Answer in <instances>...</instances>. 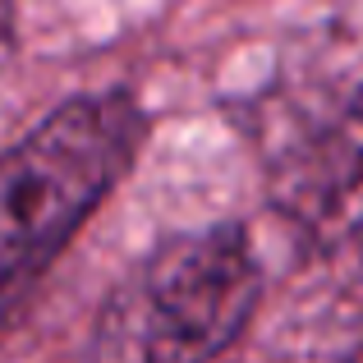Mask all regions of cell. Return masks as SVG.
<instances>
[{"mask_svg":"<svg viewBox=\"0 0 363 363\" xmlns=\"http://www.w3.org/2000/svg\"><path fill=\"white\" fill-rule=\"evenodd\" d=\"M147 143V111L124 88L83 92L0 152V327L23 308L65 244L116 194Z\"/></svg>","mask_w":363,"mask_h":363,"instance_id":"obj_1","label":"cell"},{"mask_svg":"<svg viewBox=\"0 0 363 363\" xmlns=\"http://www.w3.org/2000/svg\"><path fill=\"white\" fill-rule=\"evenodd\" d=\"M262 299V257L240 221L161 240L106 294L88 363H212L244 336Z\"/></svg>","mask_w":363,"mask_h":363,"instance_id":"obj_2","label":"cell"},{"mask_svg":"<svg viewBox=\"0 0 363 363\" xmlns=\"http://www.w3.org/2000/svg\"><path fill=\"white\" fill-rule=\"evenodd\" d=\"M272 198L285 221L322 248L363 240V88L285 152Z\"/></svg>","mask_w":363,"mask_h":363,"instance_id":"obj_3","label":"cell"},{"mask_svg":"<svg viewBox=\"0 0 363 363\" xmlns=\"http://www.w3.org/2000/svg\"><path fill=\"white\" fill-rule=\"evenodd\" d=\"M359 253H363V240H359Z\"/></svg>","mask_w":363,"mask_h":363,"instance_id":"obj_4","label":"cell"}]
</instances>
